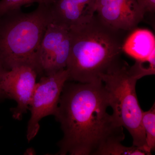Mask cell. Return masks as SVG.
Segmentation results:
<instances>
[{"instance_id":"obj_1","label":"cell","mask_w":155,"mask_h":155,"mask_svg":"<svg viewBox=\"0 0 155 155\" xmlns=\"http://www.w3.org/2000/svg\"><path fill=\"white\" fill-rule=\"evenodd\" d=\"M109 107L101 80L67 81L54 116L64 134L57 154L99 155L108 146L122 142L125 137L123 127L108 114Z\"/></svg>"},{"instance_id":"obj_2","label":"cell","mask_w":155,"mask_h":155,"mask_svg":"<svg viewBox=\"0 0 155 155\" xmlns=\"http://www.w3.org/2000/svg\"><path fill=\"white\" fill-rule=\"evenodd\" d=\"M69 30L68 81L83 83L101 80V75L121 62L123 44L130 32L112 27L97 15Z\"/></svg>"},{"instance_id":"obj_3","label":"cell","mask_w":155,"mask_h":155,"mask_svg":"<svg viewBox=\"0 0 155 155\" xmlns=\"http://www.w3.org/2000/svg\"><path fill=\"white\" fill-rule=\"evenodd\" d=\"M51 6L39 5L28 13L17 9L0 17V62L7 70L27 66L42 75L38 53L46 28L53 20Z\"/></svg>"},{"instance_id":"obj_4","label":"cell","mask_w":155,"mask_h":155,"mask_svg":"<svg viewBox=\"0 0 155 155\" xmlns=\"http://www.w3.org/2000/svg\"><path fill=\"white\" fill-rule=\"evenodd\" d=\"M127 64L121 61L101 76L107 93L109 107L116 122L125 127L133 139V146L144 150L146 137L142 125L143 111L136 91L137 80L130 73Z\"/></svg>"},{"instance_id":"obj_5","label":"cell","mask_w":155,"mask_h":155,"mask_svg":"<svg viewBox=\"0 0 155 155\" xmlns=\"http://www.w3.org/2000/svg\"><path fill=\"white\" fill-rule=\"evenodd\" d=\"M67 69L43 76L36 83L29 110L31 117L27 126L26 137L30 141L40 129L39 122L44 117L54 116L65 83L69 80Z\"/></svg>"},{"instance_id":"obj_6","label":"cell","mask_w":155,"mask_h":155,"mask_svg":"<svg viewBox=\"0 0 155 155\" xmlns=\"http://www.w3.org/2000/svg\"><path fill=\"white\" fill-rule=\"evenodd\" d=\"M69 28L52 21L48 25L40 47L38 63L45 76L66 69L70 52Z\"/></svg>"},{"instance_id":"obj_7","label":"cell","mask_w":155,"mask_h":155,"mask_svg":"<svg viewBox=\"0 0 155 155\" xmlns=\"http://www.w3.org/2000/svg\"><path fill=\"white\" fill-rule=\"evenodd\" d=\"M38 75L31 67L20 66L8 70L3 75L0 89L5 97L14 100L17 103L15 107L11 109L15 120H21L29 110Z\"/></svg>"},{"instance_id":"obj_8","label":"cell","mask_w":155,"mask_h":155,"mask_svg":"<svg viewBox=\"0 0 155 155\" xmlns=\"http://www.w3.org/2000/svg\"><path fill=\"white\" fill-rule=\"evenodd\" d=\"M97 15L112 27L131 32L144 18L135 0H98Z\"/></svg>"},{"instance_id":"obj_9","label":"cell","mask_w":155,"mask_h":155,"mask_svg":"<svg viewBox=\"0 0 155 155\" xmlns=\"http://www.w3.org/2000/svg\"><path fill=\"white\" fill-rule=\"evenodd\" d=\"M98 0H56L51 6L53 22L70 28L89 22L97 11Z\"/></svg>"},{"instance_id":"obj_10","label":"cell","mask_w":155,"mask_h":155,"mask_svg":"<svg viewBox=\"0 0 155 155\" xmlns=\"http://www.w3.org/2000/svg\"><path fill=\"white\" fill-rule=\"evenodd\" d=\"M155 51L153 34L145 29H137L128 35L123 46V52L135 60L147 58Z\"/></svg>"},{"instance_id":"obj_11","label":"cell","mask_w":155,"mask_h":155,"mask_svg":"<svg viewBox=\"0 0 155 155\" xmlns=\"http://www.w3.org/2000/svg\"><path fill=\"white\" fill-rule=\"evenodd\" d=\"M142 125L146 137V149L150 155L155 148V103L148 111L144 112L142 117Z\"/></svg>"},{"instance_id":"obj_12","label":"cell","mask_w":155,"mask_h":155,"mask_svg":"<svg viewBox=\"0 0 155 155\" xmlns=\"http://www.w3.org/2000/svg\"><path fill=\"white\" fill-rule=\"evenodd\" d=\"M130 75L137 80L147 75L155 74V51L147 58L136 60L132 67L128 68Z\"/></svg>"},{"instance_id":"obj_13","label":"cell","mask_w":155,"mask_h":155,"mask_svg":"<svg viewBox=\"0 0 155 155\" xmlns=\"http://www.w3.org/2000/svg\"><path fill=\"white\" fill-rule=\"evenodd\" d=\"M149 155L143 149L132 146L125 147L121 143H116L108 146L100 152L99 155Z\"/></svg>"},{"instance_id":"obj_14","label":"cell","mask_w":155,"mask_h":155,"mask_svg":"<svg viewBox=\"0 0 155 155\" xmlns=\"http://www.w3.org/2000/svg\"><path fill=\"white\" fill-rule=\"evenodd\" d=\"M56 0H1L0 1V17L9 11L20 9L25 5L33 3L39 5H51Z\"/></svg>"},{"instance_id":"obj_15","label":"cell","mask_w":155,"mask_h":155,"mask_svg":"<svg viewBox=\"0 0 155 155\" xmlns=\"http://www.w3.org/2000/svg\"><path fill=\"white\" fill-rule=\"evenodd\" d=\"M137 5L143 15L154 14L155 12V0H135Z\"/></svg>"},{"instance_id":"obj_16","label":"cell","mask_w":155,"mask_h":155,"mask_svg":"<svg viewBox=\"0 0 155 155\" xmlns=\"http://www.w3.org/2000/svg\"><path fill=\"white\" fill-rule=\"evenodd\" d=\"M8 70L5 69V68L4 67L2 64V63L0 62V82H1V80H2V78L3 75H4L5 73ZM5 98L4 95H3L2 92L1 91L0 89V99H1Z\"/></svg>"},{"instance_id":"obj_17","label":"cell","mask_w":155,"mask_h":155,"mask_svg":"<svg viewBox=\"0 0 155 155\" xmlns=\"http://www.w3.org/2000/svg\"><path fill=\"white\" fill-rule=\"evenodd\" d=\"M35 150L32 148L28 149V150H26V152L25 153V155H33L35 154Z\"/></svg>"}]
</instances>
